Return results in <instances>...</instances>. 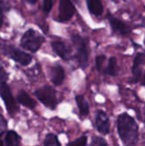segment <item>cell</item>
I'll return each instance as SVG.
<instances>
[{
	"label": "cell",
	"instance_id": "8992f818",
	"mask_svg": "<svg viewBox=\"0 0 145 146\" xmlns=\"http://www.w3.org/2000/svg\"><path fill=\"white\" fill-rule=\"evenodd\" d=\"M0 96L5 104L6 110L8 113L10 115H15L17 111L19 110V108L17 106V104L12 95V92L10 91V88L6 84H3L0 87Z\"/></svg>",
	"mask_w": 145,
	"mask_h": 146
},
{
	"label": "cell",
	"instance_id": "d6986e66",
	"mask_svg": "<svg viewBox=\"0 0 145 146\" xmlns=\"http://www.w3.org/2000/svg\"><path fill=\"white\" fill-rule=\"evenodd\" d=\"M90 146H108V143L103 138L99 136H94L91 139Z\"/></svg>",
	"mask_w": 145,
	"mask_h": 146
},
{
	"label": "cell",
	"instance_id": "603a6c76",
	"mask_svg": "<svg viewBox=\"0 0 145 146\" xmlns=\"http://www.w3.org/2000/svg\"><path fill=\"white\" fill-rule=\"evenodd\" d=\"M105 59H106L105 56H98L96 57V67L98 71L103 70V65L105 62Z\"/></svg>",
	"mask_w": 145,
	"mask_h": 146
},
{
	"label": "cell",
	"instance_id": "9a60e30c",
	"mask_svg": "<svg viewBox=\"0 0 145 146\" xmlns=\"http://www.w3.org/2000/svg\"><path fill=\"white\" fill-rule=\"evenodd\" d=\"M75 101L76 104L78 105V108L79 110V113L81 115L83 116H86L89 114L90 111V107H89V104L86 101V99L84 98V96L82 95H78L75 97Z\"/></svg>",
	"mask_w": 145,
	"mask_h": 146
},
{
	"label": "cell",
	"instance_id": "7c38bea8",
	"mask_svg": "<svg viewBox=\"0 0 145 146\" xmlns=\"http://www.w3.org/2000/svg\"><path fill=\"white\" fill-rule=\"evenodd\" d=\"M50 79L55 86H60L63 83L65 79V72L62 66L56 65L50 68Z\"/></svg>",
	"mask_w": 145,
	"mask_h": 146
},
{
	"label": "cell",
	"instance_id": "3957f363",
	"mask_svg": "<svg viewBox=\"0 0 145 146\" xmlns=\"http://www.w3.org/2000/svg\"><path fill=\"white\" fill-rule=\"evenodd\" d=\"M72 42L75 48L77 49V60L79 66L85 69L88 66L89 60V51L87 47L86 41L78 34H74L72 36Z\"/></svg>",
	"mask_w": 145,
	"mask_h": 146
},
{
	"label": "cell",
	"instance_id": "83f0119b",
	"mask_svg": "<svg viewBox=\"0 0 145 146\" xmlns=\"http://www.w3.org/2000/svg\"><path fill=\"white\" fill-rule=\"evenodd\" d=\"M142 85H143V86H145V73H144V77H143V80H142Z\"/></svg>",
	"mask_w": 145,
	"mask_h": 146
},
{
	"label": "cell",
	"instance_id": "ba28073f",
	"mask_svg": "<svg viewBox=\"0 0 145 146\" xmlns=\"http://www.w3.org/2000/svg\"><path fill=\"white\" fill-rule=\"evenodd\" d=\"M75 13V8L70 0H60L59 4V15L60 21H69Z\"/></svg>",
	"mask_w": 145,
	"mask_h": 146
},
{
	"label": "cell",
	"instance_id": "30bf717a",
	"mask_svg": "<svg viewBox=\"0 0 145 146\" xmlns=\"http://www.w3.org/2000/svg\"><path fill=\"white\" fill-rule=\"evenodd\" d=\"M51 45H52L53 50L61 58H62L65 61H68L69 59H71V54H72L71 49L64 42L54 41V42H52Z\"/></svg>",
	"mask_w": 145,
	"mask_h": 146
},
{
	"label": "cell",
	"instance_id": "4fadbf2b",
	"mask_svg": "<svg viewBox=\"0 0 145 146\" xmlns=\"http://www.w3.org/2000/svg\"><path fill=\"white\" fill-rule=\"evenodd\" d=\"M17 101L23 106L28 109H34L36 107V102L24 91L19 92L17 96Z\"/></svg>",
	"mask_w": 145,
	"mask_h": 146
},
{
	"label": "cell",
	"instance_id": "7a4b0ae2",
	"mask_svg": "<svg viewBox=\"0 0 145 146\" xmlns=\"http://www.w3.org/2000/svg\"><path fill=\"white\" fill-rule=\"evenodd\" d=\"M44 42V38L38 32L29 29L22 36L21 39V46L31 52H36L39 50Z\"/></svg>",
	"mask_w": 145,
	"mask_h": 146
},
{
	"label": "cell",
	"instance_id": "52a82bcc",
	"mask_svg": "<svg viewBox=\"0 0 145 146\" xmlns=\"http://www.w3.org/2000/svg\"><path fill=\"white\" fill-rule=\"evenodd\" d=\"M95 125L97 131L104 135H107L110 132V123L108 115L103 110H97L96 112Z\"/></svg>",
	"mask_w": 145,
	"mask_h": 146
},
{
	"label": "cell",
	"instance_id": "8fae6325",
	"mask_svg": "<svg viewBox=\"0 0 145 146\" xmlns=\"http://www.w3.org/2000/svg\"><path fill=\"white\" fill-rule=\"evenodd\" d=\"M145 55L143 53H138L134 58L133 61V66H132V74H133V80L132 82L137 83L142 74V65L144 63Z\"/></svg>",
	"mask_w": 145,
	"mask_h": 146
},
{
	"label": "cell",
	"instance_id": "7402d4cb",
	"mask_svg": "<svg viewBox=\"0 0 145 146\" xmlns=\"http://www.w3.org/2000/svg\"><path fill=\"white\" fill-rule=\"evenodd\" d=\"M52 6H53L52 0H44L43 1V11L45 14H49L50 12Z\"/></svg>",
	"mask_w": 145,
	"mask_h": 146
},
{
	"label": "cell",
	"instance_id": "f546056e",
	"mask_svg": "<svg viewBox=\"0 0 145 146\" xmlns=\"http://www.w3.org/2000/svg\"><path fill=\"white\" fill-rule=\"evenodd\" d=\"M74 1H76V2H78V1H79V0H74Z\"/></svg>",
	"mask_w": 145,
	"mask_h": 146
},
{
	"label": "cell",
	"instance_id": "5bb4252c",
	"mask_svg": "<svg viewBox=\"0 0 145 146\" xmlns=\"http://www.w3.org/2000/svg\"><path fill=\"white\" fill-rule=\"evenodd\" d=\"M89 11L94 15H101L103 12V5L101 0H86Z\"/></svg>",
	"mask_w": 145,
	"mask_h": 146
},
{
	"label": "cell",
	"instance_id": "484cf974",
	"mask_svg": "<svg viewBox=\"0 0 145 146\" xmlns=\"http://www.w3.org/2000/svg\"><path fill=\"white\" fill-rule=\"evenodd\" d=\"M2 24H3V14L0 13V27L2 26Z\"/></svg>",
	"mask_w": 145,
	"mask_h": 146
},
{
	"label": "cell",
	"instance_id": "ac0fdd59",
	"mask_svg": "<svg viewBox=\"0 0 145 146\" xmlns=\"http://www.w3.org/2000/svg\"><path fill=\"white\" fill-rule=\"evenodd\" d=\"M44 146H62L58 138L53 133H48L44 139Z\"/></svg>",
	"mask_w": 145,
	"mask_h": 146
},
{
	"label": "cell",
	"instance_id": "6da1fadb",
	"mask_svg": "<svg viewBox=\"0 0 145 146\" xmlns=\"http://www.w3.org/2000/svg\"><path fill=\"white\" fill-rule=\"evenodd\" d=\"M117 130L119 136L125 145H136L138 139V126L131 115L123 113L118 116Z\"/></svg>",
	"mask_w": 145,
	"mask_h": 146
},
{
	"label": "cell",
	"instance_id": "4316f807",
	"mask_svg": "<svg viewBox=\"0 0 145 146\" xmlns=\"http://www.w3.org/2000/svg\"><path fill=\"white\" fill-rule=\"evenodd\" d=\"M37 1H38V0H27V2H28L29 3H32V4L35 3H36Z\"/></svg>",
	"mask_w": 145,
	"mask_h": 146
},
{
	"label": "cell",
	"instance_id": "2e32d148",
	"mask_svg": "<svg viewBox=\"0 0 145 146\" xmlns=\"http://www.w3.org/2000/svg\"><path fill=\"white\" fill-rule=\"evenodd\" d=\"M20 136L15 131L10 130L5 136V146H19Z\"/></svg>",
	"mask_w": 145,
	"mask_h": 146
},
{
	"label": "cell",
	"instance_id": "ffe728a7",
	"mask_svg": "<svg viewBox=\"0 0 145 146\" xmlns=\"http://www.w3.org/2000/svg\"><path fill=\"white\" fill-rule=\"evenodd\" d=\"M87 145V137L81 136L80 138L75 139L74 141L69 142L67 146H85Z\"/></svg>",
	"mask_w": 145,
	"mask_h": 146
},
{
	"label": "cell",
	"instance_id": "9c48e42d",
	"mask_svg": "<svg viewBox=\"0 0 145 146\" xmlns=\"http://www.w3.org/2000/svg\"><path fill=\"white\" fill-rule=\"evenodd\" d=\"M109 24L113 29V31L118 34H121V35H126L128 33H131V27L126 25V23H124L123 21H121V20L115 18V16L109 15Z\"/></svg>",
	"mask_w": 145,
	"mask_h": 146
},
{
	"label": "cell",
	"instance_id": "f1b7e54d",
	"mask_svg": "<svg viewBox=\"0 0 145 146\" xmlns=\"http://www.w3.org/2000/svg\"><path fill=\"white\" fill-rule=\"evenodd\" d=\"M0 146H3V143H2V141L0 140Z\"/></svg>",
	"mask_w": 145,
	"mask_h": 146
},
{
	"label": "cell",
	"instance_id": "d4e9b609",
	"mask_svg": "<svg viewBox=\"0 0 145 146\" xmlns=\"http://www.w3.org/2000/svg\"><path fill=\"white\" fill-rule=\"evenodd\" d=\"M9 9V4L5 0H0V13L3 14Z\"/></svg>",
	"mask_w": 145,
	"mask_h": 146
},
{
	"label": "cell",
	"instance_id": "277c9868",
	"mask_svg": "<svg viewBox=\"0 0 145 146\" xmlns=\"http://www.w3.org/2000/svg\"><path fill=\"white\" fill-rule=\"evenodd\" d=\"M36 98L47 108L50 110L56 109L57 105L56 91L49 86H44L34 92Z\"/></svg>",
	"mask_w": 145,
	"mask_h": 146
},
{
	"label": "cell",
	"instance_id": "5b68a950",
	"mask_svg": "<svg viewBox=\"0 0 145 146\" xmlns=\"http://www.w3.org/2000/svg\"><path fill=\"white\" fill-rule=\"evenodd\" d=\"M3 52L9 56L11 59H13L15 62L20 63L22 66H26L32 62V56L24 52L23 50L11 46V45H6L3 47Z\"/></svg>",
	"mask_w": 145,
	"mask_h": 146
},
{
	"label": "cell",
	"instance_id": "cb8c5ba5",
	"mask_svg": "<svg viewBox=\"0 0 145 146\" xmlns=\"http://www.w3.org/2000/svg\"><path fill=\"white\" fill-rule=\"evenodd\" d=\"M8 80V74L3 69L2 66H0V84H5V82Z\"/></svg>",
	"mask_w": 145,
	"mask_h": 146
},
{
	"label": "cell",
	"instance_id": "e0dca14e",
	"mask_svg": "<svg viewBox=\"0 0 145 146\" xmlns=\"http://www.w3.org/2000/svg\"><path fill=\"white\" fill-rule=\"evenodd\" d=\"M117 71H118V66H117L116 58L112 56L109 60V63H108V68H107L106 73L109 75H110V76H115L117 74Z\"/></svg>",
	"mask_w": 145,
	"mask_h": 146
},
{
	"label": "cell",
	"instance_id": "44dd1931",
	"mask_svg": "<svg viewBox=\"0 0 145 146\" xmlns=\"http://www.w3.org/2000/svg\"><path fill=\"white\" fill-rule=\"evenodd\" d=\"M7 127H8L7 121H6L5 118L0 114V136L3 135V134L6 133Z\"/></svg>",
	"mask_w": 145,
	"mask_h": 146
}]
</instances>
